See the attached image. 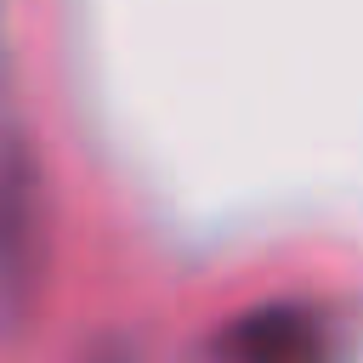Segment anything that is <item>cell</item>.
<instances>
[{
	"label": "cell",
	"instance_id": "6da1fadb",
	"mask_svg": "<svg viewBox=\"0 0 363 363\" xmlns=\"http://www.w3.org/2000/svg\"><path fill=\"white\" fill-rule=\"evenodd\" d=\"M227 363H329L312 312H261L227 340Z\"/></svg>",
	"mask_w": 363,
	"mask_h": 363
}]
</instances>
